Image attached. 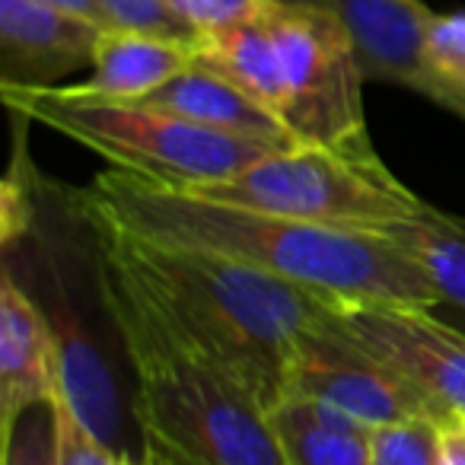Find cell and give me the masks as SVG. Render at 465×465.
<instances>
[{
  "instance_id": "obj_26",
  "label": "cell",
  "mask_w": 465,
  "mask_h": 465,
  "mask_svg": "<svg viewBox=\"0 0 465 465\" xmlns=\"http://www.w3.org/2000/svg\"><path fill=\"white\" fill-rule=\"evenodd\" d=\"M281 4H312V7H319L322 0H281Z\"/></svg>"
},
{
  "instance_id": "obj_15",
  "label": "cell",
  "mask_w": 465,
  "mask_h": 465,
  "mask_svg": "<svg viewBox=\"0 0 465 465\" xmlns=\"http://www.w3.org/2000/svg\"><path fill=\"white\" fill-rule=\"evenodd\" d=\"M198 61L194 42L160 39V35L105 29L93 54V74L86 90L109 99H141L169 84Z\"/></svg>"
},
{
  "instance_id": "obj_14",
  "label": "cell",
  "mask_w": 465,
  "mask_h": 465,
  "mask_svg": "<svg viewBox=\"0 0 465 465\" xmlns=\"http://www.w3.org/2000/svg\"><path fill=\"white\" fill-rule=\"evenodd\" d=\"M287 465H370L376 427L306 395H281L268 411Z\"/></svg>"
},
{
  "instance_id": "obj_3",
  "label": "cell",
  "mask_w": 465,
  "mask_h": 465,
  "mask_svg": "<svg viewBox=\"0 0 465 465\" xmlns=\"http://www.w3.org/2000/svg\"><path fill=\"white\" fill-rule=\"evenodd\" d=\"M112 236L182 322L259 395L268 411L284 395L300 338L329 322L344 303L240 262L153 246L122 232Z\"/></svg>"
},
{
  "instance_id": "obj_8",
  "label": "cell",
  "mask_w": 465,
  "mask_h": 465,
  "mask_svg": "<svg viewBox=\"0 0 465 465\" xmlns=\"http://www.w3.org/2000/svg\"><path fill=\"white\" fill-rule=\"evenodd\" d=\"M284 395L316 399L370 427L414 418L440 420L437 405L427 395L338 325V312L300 338L287 367Z\"/></svg>"
},
{
  "instance_id": "obj_17",
  "label": "cell",
  "mask_w": 465,
  "mask_h": 465,
  "mask_svg": "<svg viewBox=\"0 0 465 465\" xmlns=\"http://www.w3.org/2000/svg\"><path fill=\"white\" fill-rule=\"evenodd\" d=\"M268 10L255 20L198 35L194 45H198L201 64L223 74L226 80H232L240 90H246L249 96L259 99L265 109H272L281 118L284 84H281L278 42H274L272 23H268Z\"/></svg>"
},
{
  "instance_id": "obj_16",
  "label": "cell",
  "mask_w": 465,
  "mask_h": 465,
  "mask_svg": "<svg viewBox=\"0 0 465 465\" xmlns=\"http://www.w3.org/2000/svg\"><path fill=\"white\" fill-rule=\"evenodd\" d=\"M376 232L424 272L440 297L437 310L450 312V325L465 331V217L424 204L418 213L392 220Z\"/></svg>"
},
{
  "instance_id": "obj_7",
  "label": "cell",
  "mask_w": 465,
  "mask_h": 465,
  "mask_svg": "<svg viewBox=\"0 0 465 465\" xmlns=\"http://www.w3.org/2000/svg\"><path fill=\"white\" fill-rule=\"evenodd\" d=\"M348 26L367 84L427 96L465 122V10L433 14L420 0H322Z\"/></svg>"
},
{
  "instance_id": "obj_22",
  "label": "cell",
  "mask_w": 465,
  "mask_h": 465,
  "mask_svg": "<svg viewBox=\"0 0 465 465\" xmlns=\"http://www.w3.org/2000/svg\"><path fill=\"white\" fill-rule=\"evenodd\" d=\"M175 10L185 16V23L198 35L230 29L236 23H246L262 16L274 0H173Z\"/></svg>"
},
{
  "instance_id": "obj_19",
  "label": "cell",
  "mask_w": 465,
  "mask_h": 465,
  "mask_svg": "<svg viewBox=\"0 0 465 465\" xmlns=\"http://www.w3.org/2000/svg\"><path fill=\"white\" fill-rule=\"evenodd\" d=\"M370 465H440L437 420L414 418L376 427Z\"/></svg>"
},
{
  "instance_id": "obj_13",
  "label": "cell",
  "mask_w": 465,
  "mask_h": 465,
  "mask_svg": "<svg viewBox=\"0 0 465 465\" xmlns=\"http://www.w3.org/2000/svg\"><path fill=\"white\" fill-rule=\"evenodd\" d=\"M137 103L166 109L194 124L223 131V134L278 143V147H300L297 137L287 131V124L272 109H265L259 99H252L246 90H240L232 80H226L223 74L201 64V61H194L188 71H182L169 84L156 86Z\"/></svg>"
},
{
  "instance_id": "obj_9",
  "label": "cell",
  "mask_w": 465,
  "mask_h": 465,
  "mask_svg": "<svg viewBox=\"0 0 465 465\" xmlns=\"http://www.w3.org/2000/svg\"><path fill=\"white\" fill-rule=\"evenodd\" d=\"M29 236L39 242V274H35V284L26 291L39 300L42 312L54 331V341H58L61 395L86 420V427L109 450H115L118 459L141 462L143 452L128 443V430H124V405L118 382L112 376L103 348H99L96 331L90 329V319L80 306V293L74 291L67 272L61 268L58 249L48 242L39 223Z\"/></svg>"
},
{
  "instance_id": "obj_10",
  "label": "cell",
  "mask_w": 465,
  "mask_h": 465,
  "mask_svg": "<svg viewBox=\"0 0 465 465\" xmlns=\"http://www.w3.org/2000/svg\"><path fill=\"white\" fill-rule=\"evenodd\" d=\"M338 325L437 405L465 414V331L433 310L401 303H341Z\"/></svg>"
},
{
  "instance_id": "obj_11",
  "label": "cell",
  "mask_w": 465,
  "mask_h": 465,
  "mask_svg": "<svg viewBox=\"0 0 465 465\" xmlns=\"http://www.w3.org/2000/svg\"><path fill=\"white\" fill-rule=\"evenodd\" d=\"M103 29L42 0H0V86H58L93 67Z\"/></svg>"
},
{
  "instance_id": "obj_25",
  "label": "cell",
  "mask_w": 465,
  "mask_h": 465,
  "mask_svg": "<svg viewBox=\"0 0 465 465\" xmlns=\"http://www.w3.org/2000/svg\"><path fill=\"white\" fill-rule=\"evenodd\" d=\"M141 462L143 465H201V462H194V459L182 456V452L169 450L166 443H160V440H153V437H143Z\"/></svg>"
},
{
  "instance_id": "obj_5",
  "label": "cell",
  "mask_w": 465,
  "mask_h": 465,
  "mask_svg": "<svg viewBox=\"0 0 465 465\" xmlns=\"http://www.w3.org/2000/svg\"><path fill=\"white\" fill-rule=\"evenodd\" d=\"M188 194L348 230H380L427 204L401 185L376 153H348L310 143L272 153L232 179L207 182Z\"/></svg>"
},
{
  "instance_id": "obj_20",
  "label": "cell",
  "mask_w": 465,
  "mask_h": 465,
  "mask_svg": "<svg viewBox=\"0 0 465 465\" xmlns=\"http://www.w3.org/2000/svg\"><path fill=\"white\" fill-rule=\"evenodd\" d=\"M112 29H131V33L160 35L175 42H198V33L175 10L173 0H103Z\"/></svg>"
},
{
  "instance_id": "obj_21",
  "label": "cell",
  "mask_w": 465,
  "mask_h": 465,
  "mask_svg": "<svg viewBox=\"0 0 465 465\" xmlns=\"http://www.w3.org/2000/svg\"><path fill=\"white\" fill-rule=\"evenodd\" d=\"M115 450L103 443L86 427V420L71 408L64 395H58V465H118Z\"/></svg>"
},
{
  "instance_id": "obj_2",
  "label": "cell",
  "mask_w": 465,
  "mask_h": 465,
  "mask_svg": "<svg viewBox=\"0 0 465 465\" xmlns=\"http://www.w3.org/2000/svg\"><path fill=\"white\" fill-rule=\"evenodd\" d=\"M90 230L99 300L134 376L141 437L201 465H287L259 395L182 322L109 230Z\"/></svg>"
},
{
  "instance_id": "obj_27",
  "label": "cell",
  "mask_w": 465,
  "mask_h": 465,
  "mask_svg": "<svg viewBox=\"0 0 465 465\" xmlns=\"http://www.w3.org/2000/svg\"><path fill=\"white\" fill-rule=\"evenodd\" d=\"M118 465H143V462H134V459H122Z\"/></svg>"
},
{
  "instance_id": "obj_12",
  "label": "cell",
  "mask_w": 465,
  "mask_h": 465,
  "mask_svg": "<svg viewBox=\"0 0 465 465\" xmlns=\"http://www.w3.org/2000/svg\"><path fill=\"white\" fill-rule=\"evenodd\" d=\"M61 395L58 341L39 300L4 272L0 284V433L23 411Z\"/></svg>"
},
{
  "instance_id": "obj_1",
  "label": "cell",
  "mask_w": 465,
  "mask_h": 465,
  "mask_svg": "<svg viewBox=\"0 0 465 465\" xmlns=\"http://www.w3.org/2000/svg\"><path fill=\"white\" fill-rule=\"evenodd\" d=\"M71 198L93 226L153 246L240 262L344 303L440 306L424 272L376 230L319 226L217 204L122 169H105Z\"/></svg>"
},
{
  "instance_id": "obj_4",
  "label": "cell",
  "mask_w": 465,
  "mask_h": 465,
  "mask_svg": "<svg viewBox=\"0 0 465 465\" xmlns=\"http://www.w3.org/2000/svg\"><path fill=\"white\" fill-rule=\"evenodd\" d=\"M0 99L14 115L39 122L84 143L137 179L192 192L207 182L240 175L252 163L291 147L223 134L137 99H109L74 86H0Z\"/></svg>"
},
{
  "instance_id": "obj_23",
  "label": "cell",
  "mask_w": 465,
  "mask_h": 465,
  "mask_svg": "<svg viewBox=\"0 0 465 465\" xmlns=\"http://www.w3.org/2000/svg\"><path fill=\"white\" fill-rule=\"evenodd\" d=\"M440 465H465V414L452 411L437 420Z\"/></svg>"
},
{
  "instance_id": "obj_6",
  "label": "cell",
  "mask_w": 465,
  "mask_h": 465,
  "mask_svg": "<svg viewBox=\"0 0 465 465\" xmlns=\"http://www.w3.org/2000/svg\"><path fill=\"white\" fill-rule=\"evenodd\" d=\"M281 58V122L297 143L373 153L363 115V77L344 20L329 7L281 4L268 10Z\"/></svg>"
},
{
  "instance_id": "obj_18",
  "label": "cell",
  "mask_w": 465,
  "mask_h": 465,
  "mask_svg": "<svg viewBox=\"0 0 465 465\" xmlns=\"http://www.w3.org/2000/svg\"><path fill=\"white\" fill-rule=\"evenodd\" d=\"M4 440V465H58V399L16 418Z\"/></svg>"
},
{
  "instance_id": "obj_24",
  "label": "cell",
  "mask_w": 465,
  "mask_h": 465,
  "mask_svg": "<svg viewBox=\"0 0 465 465\" xmlns=\"http://www.w3.org/2000/svg\"><path fill=\"white\" fill-rule=\"evenodd\" d=\"M42 4L61 10V14L77 16V20L93 23V26H99L103 33H105V29H112L109 14H105V7H103V0H42Z\"/></svg>"
}]
</instances>
